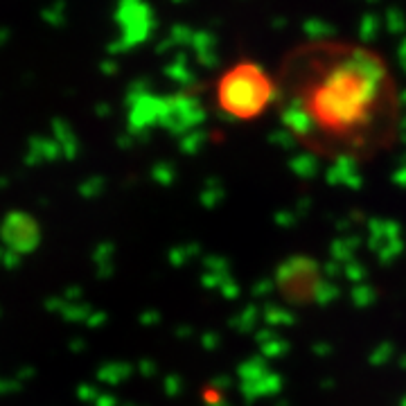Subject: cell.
Wrapping results in <instances>:
<instances>
[{"mask_svg": "<svg viewBox=\"0 0 406 406\" xmlns=\"http://www.w3.org/2000/svg\"><path fill=\"white\" fill-rule=\"evenodd\" d=\"M276 77L255 61H237L219 77L217 106L233 120H255L276 106Z\"/></svg>", "mask_w": 406, "mask_h": 406, "instance_id": "obj_2", "label": "cell"}, {"mask_svg": "<svg viewBox=\"0 0 406 406\" xmlns=\"http://www.w3.org/2000/svg\"><path fill=\"white\" fill-rule=\"evenodd\" d=\"M276 106L301 147L323 158L370 160L402 129V93L375 47L314 38L292 47L276 75Z\"/></svg>", "mask_w": 406, "mask_h": 406, "instance_id": "obj_1", "label": "cell"}]
</instances>
